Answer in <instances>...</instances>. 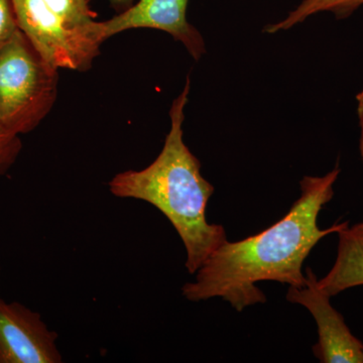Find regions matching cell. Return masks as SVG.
<instances>
[{"label":"cell","instance_id":"1","mask_svg":"<svg viewBox=\"0 0 363 363\" xmlns=\"http://www.w3.org/2000/svg\"><path fill=\"white\" fill-rule=\"evenodd\" d=\"M339 174L336 167L323 177H304L300 182L302 194L290 211L257 235L224 241L195 272V281L182 288L184 297L191 302L222 298L241 312L266 302L257 286L259 281L304 286L303 264L313 248L325 236L350 226L348 222L327 229L318 226L320 211L333 198Z\"/></svg>","mask_w":363,"mask_h":363},{"label":"cell","instance_id":"2","mask_svg":"<svg viewBox=\"0 0 363 363\" xmlns=\"http://www.w3.org/2000/svg\"><path fill=\"white\" fill-rule=\"evenodd\" d=\"M190 79L169 109L171 128L159 156L140 171L121 172L108 183L116 197L142 200L157 208L176 229L187 253L185 266L194 274L219 245L226 231L206 218L214 187L202 176L201 162L183 140Z\"/></svg>","mask_w":363,"mask_h":363},{"label":"cell","instance_id":"3","mask_svg":"<svg viewBox=\"0 0 363 363\" xmlns=\"http://www.w3.org/2000/svg\"><path fill=\"white\" fill-rule=\"evenodd\" d=\"M59 70L20 30L0 50V121L16 135L32 133L56 104Z\"/></svg>","mask_w":363,"mask_h":363},{"label":"cell","instance_id":"4","mask_svg":"<svg viewBox=\"0 0 363 363\" xmlns=\"http://www.w3.org/2000/svg\"><path fill=\"white\" fill-rule=\"evenodd\" d=\"M18 28L52 68L86 71L102 43L92 26L73 28L52 13L44 0H11Z\"/></svg>","mask_w":363,"mask_h":363},{"label":"cell","instance_id":"5","mask_svg":"<svg viewBox=\"0 0 363 363\" xmlns=\"http://www.w3.org/2000/svg\"><path fill=\"white\" fill-rule=\"evenodd\" d=\"M189 0H138L118 16L95 21L94 33L104 43L117 33L133 28H155L169 33L198 61L205 51L201 33L187 21Z\"/></svg>","mask_w":363,"mask_h":363},{"label":"cell","instance_id":"6","mask_svg":"<svg viewBox=\"0 0 363 363\" xmlns=\"http://www.w3.org/2000/svg\"><path fill=\"white\" fill-rule=\"evenodd\" d=\"M58 334L39 312L0 298V363H61Z\"/></svg>","mask_w":363,"mask_h":363},{"label":"cell","instance_id":"7","mask_svg":"<svg viewBox=\"0 0 363 363\" xmlns=\"http://www.w3.org/2000/svg\"><path fill=\"white\" fill-rule=\"evenodd\" d=\"M330 298L317 286V278L307 269L306 285L290 286L286 300L304 306L314 317L319 340L313 346L315 357L323 363H363V343L344 321L342 315L332 307Z\"/></svg>","mask_w":363,"mask_h":363},{"label":"cell","instance_id":"8","mask_svg":"<svg viewBox=\"0 0 363 363\" xmlns=\"http://www.w3.org/2000/svg\"><path fill=\"white\" fill-rule=\"evenodd\" d=\"M348 227L338 233L335 264L323 279H317L318 288L329 297L363 286V236L351 233Z\"/></svg>","mask_w":363,"mask_h":363},{"label":"cell","instance_id":"9","mask_svg":"<svg viewBox=\"0 0 363 363\" xmlns=\"http://www.w3.org/2000/svg\"><path fill=\"white\" fill-rule=\"evenodd\" d=\"M363 6V0H303L302 4L277 23L267 26L264 32L276 33L290 30L303 23L310 16L320 13H331L338 20L350 18L351 14Z\"/></svg>","mask_w":363,"mask_h":363},{"label":"cell","instance_id":"10","mask_svg":"<svg viewBox=\"0 0 363 363\" xmlns=\"http://www.w3.org/2000/svg\"><path fill=\"white\" fill-rule=\"evenodd\" d=\"M47 6L67 26L73 28H89L97 14L91 11L89 0H44Z\"/></svg>","mask_w":363,"mask_h":363},{"label":"cell","instance_id":"11","mask_svg":"<svg viewBox=\"0 0 363 363\" xmlns=\"http://www.w3.org/2000/svg\"><path fill=\"white\" fill-rule=\"evenodd\" d=\"M23 150L21 135L9 130L0 121V177L13 168Z\"/></svg>","mask_w":363,"mask_h":363},{"label":"cell","instance_id":"12","mask_svg":"<svg viewBox=\"0 0 363 363\" xmlns=\"http://www.w3.org/2000/svg\"><path fill=\"white\" fill-rule=\"evenodd\" d=\"M20 30L11 0H0V50Z\"/></svg>","mask_w":363,"mask_h":363},{"label":"cell","instance_id":"13","mask_svg":"<svg viewBox=\"0 0 363 363\" xmlns=\"http://www.w3.org/2000/svg\"><path fill=\"white\" fill-rule=\"evenodd\" d=\"M357 100L358 119H359L360 130H362V135H360L359 149L363 162V90L357 95Z\"/></svg>","mask_w":363,"mask_h":363},{"label":"cell","instance_id":"14","mask_svg":"<svg viewBox=\"0 0 363 363\" xmlns=\"http://www.w3.org/2000/svg\"><path fill=\"white\" fill-rule=\"evenodd\" d=\"M109 1L116 7H121V9L126 7V9H128L133 4V0H109Z\"/></svg>","mask_w":363,"mask_h":363},{"label":"cell","instance_id":"15","mask_svg":"<svg viewBox=\"0 0 363 363\" xmlns=\"http://www.w3.org/2000/svg\"><path fill=\"white\" fill-rule=\"evenodd\" d=\"M348 230L355 235L363 236V222L352 227H348Z\"/></svg>","mask_w":363,"mask_h":363}]
</instances>
